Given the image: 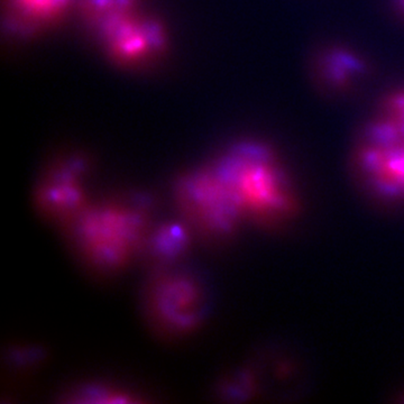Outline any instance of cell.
Wrapping results in <instances>:
<instances>
[{"label": "cell", "mask_w": 404, "mask_h": 404, "mask_svg": "<svg viewBox=\"0 0 404 404\" xmlns=\"http://www.w3.org/2000/svg\"><path fill=\"white\" fill-rule=\"evenodd\" d=\"M213 165L234 194L245 220L273 224L295 210L297 198L292 184L279 158L268 145L236 144Z\"/></svg>", "instance_id": "2"}, {"label": "cell", "mask_w": 404, "mask_h": 404, "mask_svg": "<svg viewBox=\"0 0 404 404\" xmlns=\"http://www.w3.org/2000/svg\"><path fill=\"white\" fill-rule=\"evenodd\" d=\"M20 17L28 22L47 23L58 18L71 0H11Z\"/></svg>", "instance_id": "9"}, {"label": "cell", "mask_w": 404, "mask_h": 404, "mask_svg": "<svg viewBox=\"0 0 404 404\" xmlns=\"http://www.w3.org/2000/svg\"><path fill=\"white\" fill-rule=\"evenodd\" d=\"M178 216L196 237L220 242L230 237L245 220L234 194L211 164L181 175L173 188Z\"/></svg>", "instance_id": "4"}, {"label": "cell", "mask_w": 404, "mask_h": 404, "mask_svg": "<svg viewBox=\"0 0 404 404\" xmlns=\"http://www.w3.org/2000/svg\"><path fill=\"white\" fill-rule=\"evenodd\" d=\"M153 207V200L141 194L93 199L64 234L85 268L114 275L142 257Z\"/></svg>", "instance_id": "1"}, {"label": "cell", "mask_w": 404, "mask_h": 404, "mask_svg": "<svg viewBox=\"0 0 404 404\" xmlns=\"http://www.w3.org/2000/svg\"><path fill=\"white\" fill-rule=\"evenodd\" d=\"M142 300L148 325L167 339L186 338L196 333L207 312V295L199 280L174 266L152 270Z\"/></svg>", "instance_id": "5"}, {"label": "cell", "mask_w": 404, "mask_h": 404, "mask_svg": "<svg viewBox=\"0 0 404 404\" xmlns=\"http://www.w3.org/2000/svg\"><path fill=\"white\" fill-rule=\"evenodd\" d=\"M396 4H398L399 8L404 13V0H396Z\"/></svg>", "instance_id": "10"}, {"label": "cell", "mask_w": 404, "mask_h": 404, "mask_svg": "<svg viewBox=\"0 0 404 404\" xmlns=\"http://www.w3.org/2000/svg\"><path fill=\"white\" fill-rule=\"evenodd\" d=\"M91 24L98 30L108 52L123 62H143L163 45L160 25L137 13V3L105 15Z\"/></svg>", "instance_id": "7"}, {"label": "cell", "mask_w": 404, "mask_h": 404, "mask_svg": "<svg viewBox=\"0 0 404 404\" xmlns=\"http://www.w3.org/2000/svg\"><path fill=\"white\" fill-rule=\"evenodd\" d=\"M91 200L85 188V163L74 158L49 170L34 194V205L40 216L63 232L71 226Z\"/></svg>", "instance_id": "6"}, {"label": "cell", "mask_w": 404, "mask_h": 404, "mask_svg": "<svg viewBox=\"0 0 404 404\" xmlns=\"http://www.w3.org/2000/svg\"><path fill=\"white\" fill-rule=\"evenodd\" d=\"M357 164L373 191L388 199H403L404 89L386 98L366 129Z\"/></svg>", "instance_id": "3"}, {"label": "cell", "mask_w": 404, "mask_h": 404, "mask_svg": "<svg viewBox=\"0 0 404 404\" xmlns=\"http://www.w3.org/2000/svg\"><path fill=\"white\" fill-rule=\"evenodd\" d=\"M194 238L196 235L190 226L179 216L160 224L154 222L145 242L142 257L153 270L175 266L188 253Z\"/></svg>", "instance_id": "8"}]
</instances>
